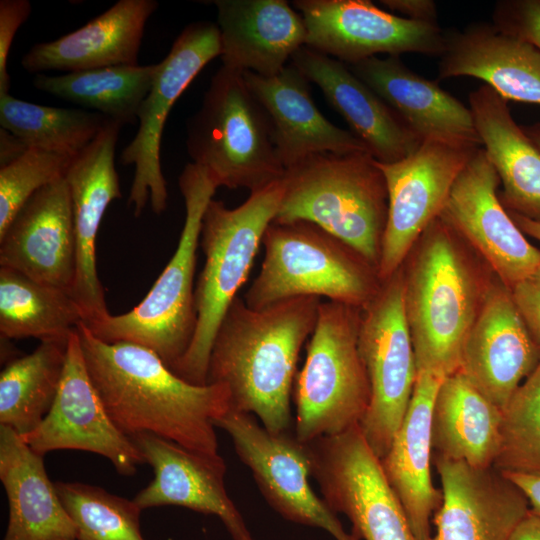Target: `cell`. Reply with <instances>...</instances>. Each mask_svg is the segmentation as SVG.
I'll return each mask as SVG.
<instances>
[{"label": "cell", "instance_id": "1", "mask_svg": "<svg viewBox=\"0 0 540 540\" xmlns=\"http://www.w3.org/2000/svg\"><path fill=\"white\" fill-rule=\"evenodd\" d=\"M77 333L90 378L123 434L151 433L196 452L219 454L214 421L231 409L226 385L190 383L151 349L102 341L83 322Z\"/></svg>", "mask_w": 540, "mask_h": 540}, {"label": "cell", "instance_id": "2", "mask_svg": "<svg viewBox=\"0 0 540 540\" xmlns=\"http://www.w3.org/2000/svg\"><path fill=\"white\" fill-rule=\"evenodd\" d=\"M321 302L301 296L251 309L237 297L214 338L207 383L226 385L231 408L257 416L267 430L288 431L297 361Z\"/></svg>", "mask_w": 540, "mask_h": 540}, {"label": "cell", "instance_id": "3", "mask_svg": "<svg viewBox=\"0 0 540 540\" xmlns=\"http://www.w3.org/2000/svg\"><path fill=\"white\" fill-rule=\"evenodd\" d=\"M282 181L283 196L272 222L316 224L378 270L388 194L370 153L313 154L288 167Z\"/></svg>", "mask_w": 540, "mask_h": 540}, {"label": "cell", "instance_id": "4", "mask_svg": "<svg viewBox=\"0 0 540 540\" xmlns=\"http://www.w3.org/2000/svg\"><path fill=\"white\" fill-rule=\"evenodd\" d=\"M282 179L251 192L236 208L211 199L203 214L200 246L204 266L195 285L196 329L172 371L184 380L207 384L208 362L217 330L246 282L263 235L283 196Z\"/></svg>", "mask_w": 540, "mask_h": 540}, {"label": "cell", "instance_id": "5", "mask_svg": "<svg viewBox=\"0 0 540 540\" xmlns=\"http://www.w3.org/2000/svg\"><path fill=\"white\" fill-rule=\"evenodd\" d=\"M455 244L451 227L438 217L419 238L416 254L403 270L405 315L417 371L443 377L458 370L482 299Z\"/></svg>", "mask_w": 540, "mask_h": 540}, {"label": "cell", "instance_id": "6", "mask_svg": "<svg viewBox=\"0 0 540 540\" xmlns=\"http://www.w3.org/2000/svg\"><path fill=\"white\" fill-rule=\"evenodd\" d=\"M178 185L185 204L184 225L173 256L147 295L126 313L84 323L102 341L132 342L151 349L171 369L195 333L197 248L203 214L218 188L207 171L192 162L182 170Z\"/></svg>", "mask_w": 540, "mask_h": 540}, {"label": "cell", "instance_id": "7", "mask_svg": "<svg viewBox=\"0 0 540 540\" xmlns=\"http://www.w3.org/2000/svg\"><path fill=\"white\" fill-rule=\"evenodd\" d=\"M262 245L261 269L243 299L251 309L301 296L363 308L382 285L376 267L311 222H271Z\"/></svg>", "mask_w": 540, "mask_h": 540}, {"label": "cell", "instance_id": "8", "mask_svg": "<svg viewBox=\"0 0 540 540\" xmlns=\"http://www.w3.org/2000/svg\"><path fill=\"white\" fill-rule=\"evenodd\" d=\"M187 152L213 182L251 192L283 178L269 117L243 72L221 66L187 123Z\"/></svg>", "mask_w": 540, "mask_h": 540}, {"label": "cell", "instance_id": "9", "mask_svg": "<svg viewBox=\"0 0 540 540\" xmlns=\"http://www.w3.org/2000/svg\"><path fill=\"white\" fill-rule=\"evenodd\" d=\"M362 308L321 302L292 398L298 440L309 443L358 425L371 397L358 335Z\"/></svg>", "mask_w": 540, "mask_h": 540}, {"label": "cell", "instance_id": "10", "mask_svg": "<svg viewBox=\"0 0 540 540\" xmlns=\"http://www.w3.org/2000/svg\"><path fill=\"white\" fill-rule=\"evenodd\" d=\"M358 347L371 391L359 426L374 454L382 459L406 414L417 377L402 266L362 308Z\"/></svg>", "mask_w": 540, "mask_h": 540}, {"label": "cell", "instance_id": "11", "mask_svg": "<svg viewBox=\"0 0 540 540\" xmlns=\"http://www.w3.org/2000/svg\"><path fill=\"white\" fill-rule=\"evenodd\" d=\"M322 499L359 540H417L359 424L308 443Z\"/></svg>", "mask_w": 540, "mask_h": 540}, {"label": "cell", "instance_id": "12", "mask_svg": "<svg viewBox=\"0 0 540 540\" xmlns=\"http://www.w3.org/2000/svg\"><path fill=\"white\" fill-rule=\"evenodd\" d=\"M480 145L423 141L406 158L384 164L388 213L378 275L383 282L397 272L430 224L440 217L451 189Z\"/></svg>", "mask_w": 540, "mask_h": 540}, {"label": "cell", "instance_id": "13", "mask_svg": "<svg viewBox=\"0 0 540 540\" xmlns=\"http://www.w3.org/2000/svg\"><path fill=\"white\" fill-rule=\"evenodd\" d=\"M221 55L217 24L197 21L186 26L174 41L167 56L158 63L155 79L138 112L136 135L122 150L124 165H134V177L128 205L140 216L147 203L155 214L167 207V185L160 148L166 119L171 107L200 70Z\"/></svg>", "mask_w": 540, "mask_h": 540}, {"label": "cell", "instance_id": "14", "mask_svg": "<svg viewBox=\"0 0 540 540\" xmlns=\"http://www.w3.org/2000/svg\"><path fill=\"white\" fill-rule=\"evenodd\" d=\"M231 438L267 503L284 519L321 528L335 540H359L312 490V458L308 443L295 434L271 432L250 413L231 408L214 421Z\"/></svg>", "mask_w": 540, "mask_h": 540}, {"label": "cell", "instance_id": "15", "mask_svg": "<svg viewBox=\"0 0 540 540\" xmlns=\"http://www.w3.org/2000/svg\"><path fill=\"white\" fill-rule=\"evenodd\" d=\"M306 28L305 46L347 65L377 54L441 56L445 30L438 23L387 12L369 0H297Z\"/></svg>", "mask_w": 540, "mask_h": 540}, {"label": "cell", "instance_id": "16", "mask_svg": "<svg viewBox=\"0 0 540 540\" xmlns=\"http://www.w3.org/2000/svg\"><path fill=\"white\" fill-rule=\"evenodd\" d=\"M22 438L41 456L55 450L96 453L125 476L146 463L133 440L108 415L90 378L77 329L68 341L63 375L50 411Z\"/></svg>", "mask_w": 540, "mask_h": 540}, {"label": "cell", "instance_id": "17", "mask_svg": "<svg viewBox=\"0 0 540 540\" xmlns=\"http://www.w3.org/2000/svg\"><path fill=\"white\" fill-rule=\"evenodd\" d=\"M499 176L479 148L457 177L440 217L485 258L509 289L540 267L530 244L505 210Z\"/></svg>", "mask_w": 540, "mask_h": 540}, {"label": "cell", "instance_id": "18", "mask_svg": "<svg viewBox=\"0 0 540 540\" xmlns=\"http://www.w3.org/2000/svg\"><path fill=\"white\" fill-rule=\"evenodd\" d=\"M539 360L540 345L509 288L500 280L489 285L463 344L457 371L503 410Z\"/></svg>", "mask_w": 540, "mask_h": 540}, {"label": "cell", "instance_id": "19", "mask_svg": "<svg viewBox=\"0 0 540 540\" xmlns=\"http://www.w3.org/2000/svg\"><path fill=\"white\" fill-rule=\"evenodd\" d=\"M122 125L108 119L94 140L77 154L66 174L76 243L73 297L83 313V323L107 317L104 289L96 265V239L109 204L121 198L115 168V150Z\"/></svg>", "mask_w": 540, "mask_h": 540}, {"label": "cell", "instance_id": "20", "mask_svg": "<svg viewBox=\"0 0 540 540\" xmlns=\"http://www.w3.org/2000/svg\"><path fill=\"white\" fill-rule=\"evenodd\" d=\"M443 499L431 540H509L530 511L522 491L496 468L433 455Z\"/></svg>", "mask_w": 540, "mask_h": 540}, {"label": "cell", "instance_id": "21", "mask_svg": "<svg viewBox=\"0 0 540 540\" xmlns=\"http://www.w3.org/2000/svg\"><path fill=\"white\" fill-rule=\"evenodd\" d=\"M154 472L133 499L142 509L181 506L220 518L233 540H254L224 484L223 458L190 450L151 433L130 437Z\"/></svg>", "mask_w": 540, "mask_h": 540}, {"label": "cell", "instance_id": "22", "mask_svg": "<svg viewBox=\"0 0 540 540\" xmlns=\"http://www.w3.org/2000/svg\"><path fill=\"white\" fill-rule=\"evenodd\" d=\"M0 267L14 269L72 295L76 243L65 178L37 191L0 235Z\"/></svg>", "mask_w": 540, "mask_h": 540}, {"label": "cell", "instance_id": "23", "mask_svg": "<svg viewBox=\"0 0 540 540\" xmlns=\"http://www.w3.org/2000/svg\"><path fill=\"white\" fill-rule=\"evenodd\" d=\"M291 64L321 89L376 161L397 162L421 145L396 112L345 63L302 46L292 55Z\"/></svg>", "mask_w": 540, "mask_h": 540}, {"label": "cell", "instance_id": "24", "mask_svg": "<svg viewBox=\"0 0 540 540\" xmlns=\"http://www.w3.org/2000/svg\"><path fill=\"white\" fill-rule=\"evenodd\" d=\"M243 77L269 117L285 170L313 154L368 152L350 131L337 127L320 112L309 81L291 63L273 76L244 71Z\"/></svg>", "mask_w": 540, "mask_h": 540}, {"label": "cell", "instance_id": "25", "mask_svg": "<svg viewBox=\"0 0 540 540\" xmlns=\"http://www.w3.org/2000/svg\"><path fill=\"white\" fill-rule=\"evenodd\" d=\"M347 66L422 142L438 140L482 146L470 108L437 82L413 72L400 56H375Z\"/></svg>", "mask_w": 540, "mask_h": 540}, {"label": "cell", "instance_id": "26", "mask_svg": "<svg viewBox=\"0 0 540 540\" xmlns=\"http://www.w3.org/2000/svg\"><path fill=\"white\" fill-rule=\"evenodd\" d=\"M445 377L417 371L411 400L387 454L383 472L399 499L417 540H431V516L440 507L442 490L431 476L433 403Z\"/></svg>", "mask_w": 540, "mask_h": 540}, {"label": "cell", "instance_id": "27", "mask_svg": "<svg viewBox=\"0 0 540 540\" xmlns=\"http://www.w3.org/2000/svg\"><path fill=\"white\" fill-rule=\"evenodd\" d=\"M440 58L438 80L474 77L507 101L540 105V50L500 31L493 23L476 22L462 31L445 30Z\"/></svg>", "mask_w": 540, "mask_h": 540}, {"label": "cell", "instance_id": "28", "mask_svg": "<svg viewBox=\"0 0 540 540\" xmlns=\"http://www.w3.org/2000/svg\"><path fill=\"white\" fill-rule=\"evenodd\" d=\"M222 66L278 74L305 46L302 16L285 0H216Z\"/></svg>", "mask_w": 540, "mask_h": 540}, {"label": "cell", "instance_id": "29", "mask_svg": "<svg viewBox=\"0 0 540 540\" xmlns=\"http://www.w3.org/2000/svg\"><path fill=\"white\" fill-rule=\"evenodd\" d=\"M157 7L155 0H120L77 30L34 45L21 65L31 73L138 65L144 28Z\"/></svg>", "mask_w": 540, "mask_h": 540}, {"label": "cell", "instance_id": "30", "mask_svg": "<svg viewBox=\"0 0 540 540\" xmlns=\"http://www.w3.org/2000/svg\"><path fill=\"white\" fill-rule=\"evenodd\" d=\"M43 457L12 428L0 425V481L9 505L3 540H78Z\"/></svg>", "mask_w": 540, "mask_h": 540}, {"label": "cell", "instance_id": "31", "mask_svg": "<svg viewBox=\"0 0 540 540\" xmlns=\"http://www.w3.org/2000/svg\"><path fill=\"white\" fill-rule=\"evenodd\" d=\"M475 128L509 211L540 222V150L513 119L508 101L484 84L469 94Z\"/></svg>", "mask_w": 540, "mask_h": 540}, {"label": "cell", "instance_id": "32", "mask_svg": "<svg viewBox=\"0 0 540 540\" xmlns=\"http://www.w3.org/2000/svg\"><path fill=\"white\" fill-rule=\"evenodd\" d=\"M502 410L460 372L446 376L436 393L431 420L434 455L489 468L500 451Z\"/></svg>", "mask_w": 540, "mask_h": 540}, {"label": "cell", "instance_id": "33", "mask_svg": "<svg viewBox=\"0 0 540 540\" xmlns=\"http://www.w3.org/2000/svg\"><path fill=\"white\" fill-rule=\"evenodd\" d=\"M83 322L74 297L19 271L0 267V333L5 339L68 342Z\"/></svg>", "mask_w": 540, "mask_h": 540}, {"label": "cell", "instance_id": "34", "mask_svg": "<svg viewBox=\"0 0 540 540\" xmlns=\"http://www.w3.org/2000/svg\"><path fill=\"white\" fill-rule=\"evenodd\" d=\"M157 69L158 64L119 65L56 76L38 74L33 84L38 90L93 109L123 126L136 122Z\"/></svg>", "mask_w": 540, "mask_h": 540}, {"label": "cell", "instance_id": "35", "mask_svg": "<svg viewBox=\"0 0 540 540\" xmlns=\"http://www.w3.org/2000/svg\"><path fill=\"white\" fill-rule=\"evenodd\" d=\"M67 346L68 342L44 341L5 365L0 374V425L22 436L43 421L60 386Z\"/></svg>", "mask_w": 540, "mask_h": 540}, {"label": "cell", "instance_id": "36", "mask_svg": "<svg viewBox=\"0 0 540 540\" xmlns=\"http://www.w3.org/2000/svg\"><path fill=\"white\" fill-rule=\"evenodd\" d=\"M108 118L98 112L34 104L0 94L1 128L28 147L75 157L89 145Z\"/></svg>", "mask_w": 540, "mask_h": 540}, {"label": "cell", "instance_id": "37", "mask_svg": "<svg viewBox=\"0 0 540 540\" xmlns=\"http://www.w3.org/2000/svg\"><path fill=\"white\" fill-rule=\"evenodd\" d=\"M59 498L75 524L78 540H145L142 509L134 500L81 482H55Z\"/></svg>", "mask_w": 540, "mask_h": 540}, {"label": "cell", "instance_id": "38", "mask_svg": "<svg viewBox=\"0 0 540 540\" xmlns=\"http://www.w3.org/2000/svg\"><path fill=\"white\" fill-rule=\"evenodd\" d=\"M493 467L540 473V360L502 410L500 451Z\"/></svg>", "mask_w": 540, "mask_h": 540}, {"label": "cell", "instance_id": "39", "mask_svg": "<svg viewBox=\"0 0 540 540\" xmlns=\"http://www.w3.org/2000/svg\"><path fill=\"white\" fill-rule=\"evenodd\" d=\"M74 157L28 147L0 168V235L41 188L65 177Z\"/></svg>", "mask_w": 540, "mask_h": 540}, {"label": "cell", "instance_id": "40", "mask_svg": "<svg viewBox=\"0 0 540 540\" xmlns=\"http://www.w3.org/2000/svg\"><path fill=\"white\" fill-rule=\"evenodd\" d=\"M500 31L529 42L540 50V0H501L492 13Z\"/></svg>", "mask_w": 540, "mask_h": 540}, {"label": "cell", "instance_id": "41", "mask_svg": "<svg viewBox=\"0 0 540 540\" xmlns=\"http://www.w3.org/2000/svg\"><path fill=\"white\" fill-rule=\"evenodd\" d=\"M30 13L31 4L27 0L0 1V94L9 93L8 54L17 30Z\"/></svg>", "mask_w": 540, "mask_h": 540}, {"label": "cell", "instance_id": "42", "mask_svg": "<svg viewBox=\"0 0 540 540\" xmlns=\"http://www.w3.org/2000/svg\"><path fill=\"white\" fill-rule=\"evenodd\" d=\"M509 290L531 335L540 345V267Z\"/></svg>", "mask_w": 540, "mask_h": 540}, {"label": "cell", "instance_id": "43", "mask_svg": "<svg viewBox=\"0 0 540 540\" xmlns=\"http://www.w3.org/2000/svg\"><path fill=\"white\" fill-rule=\"evenodd\" d=\"M384 7L420 22L437 23V7L432 0H381Z\"/></svg>", "mask_w": 540, "mask_h": 540}, {"label": "cell", "instance_id": "44", "mask_svg": "<svg viewBox=\"0 0 540 540\" xmlns=\"http://www.w3.org/2000/svg\"><path fill=\"white\" fill-rule=\"evenodd\" d=\"M502 473L522 491L529 503L530 511L540 518V473L516 471Z\"/></svg>", "mask_w": 540, "mask_h": 540}, {"label": "cell", "instance_id": "45", "mask_svg": "<svg viewBox=\"0 0 540 540\" xmlns=\"http://www.w3.org/2000/svg\"><path fill=\"white\" fill-rule=\"evenodd\" d=\"M28 149L19 138L1 128L0 131V166L6 165Z\"/></svg>", "mask_w": 540, "mask_h": 540}, {"label": "cell", "instance_id": "46", "mask_svg": "<svg viewBox=\"0 0 540 540\" xmlns=\"http://www.w3.org/2000/svg\"><path fill=\"white\" fill-rule=\"evenodd\" d=\"M509 540H540V518L529 511L516 526Z\"/></svg>", "mask_w": 540, "mask_h": 540}, {"label": "cell", "instance_id": "47", "mask_svg": "<svg viewBox=\"0 0 540 540\" xmlns=\"http://www.w3.org/2000/svg\"><path fill=\"white\" fill-rule=\"evenodd\" d=\"M517 227L525 234L540 241V222L522 216L516 212L508 211Z\"/></svg>", "mask_w": 540, "mask_h": 540}, {"label": "cell", "instance_id": "48", "mask_svg": "<svg viewBox=\"0 0 540 540\" xmlns=\"http://www.w3.org/2000/svg\"><path fill=\"white\" fill-rule=\"evenodd\" d=\"M522 128L540 150V123H535L530 126H522Z\"/></svg>", "mask_w": 540, "mask_h": 540}]
</instances>
